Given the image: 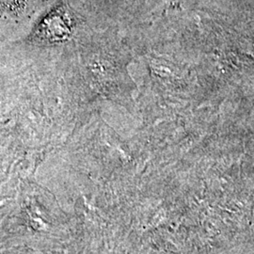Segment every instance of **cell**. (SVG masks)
Wrapping results in <instances>:
<instances>
[{
	"label": "cell",
	"mask_w": 254,
	"mask_h": 254,
	"mask_svg": "<svg viewBox=\"0 0 254 254\" xmlns=\"http://www.w3.org/2000/svg\"><path fill=\"white\" fill-rule=\"evenodd\" d=\"M71 33V21L63 9L49 14L34 34L38 43H55L63 41Z\"/></svg>",
	"instance_id": "cell-1"
}]
</instances>
